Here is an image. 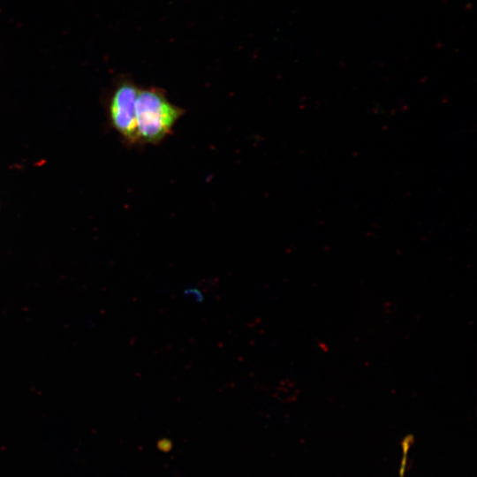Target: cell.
I'll list each match as a JSON object with an SVG mask.
<instances>
[{
	"mask_svg": "<svg viewBox=\"0 0 477 477\" xmlns=\"http://www.w3.org/2000/svg\"><path fill=\"white\" fill-rule=\"evenodd\" d=\"M136 125L139 144L158 145L173 132L186 110L172 103L165 90L140 87L136 100Z\"/></svg>",
	"mask_w": 477,
	"mask_h": 477,
	"instance_id": "obj_1",
	"label": "cell"
},
{
	"mask_svg": "<svg viewBox=\"0 0 477 477\" xmlns=\"http://www.w3.org/2000/svg\"><path fill=\"white\" fill-rule=\"evenodd\" d=\"M140 87L130 78H121L110 98V117L115 129L132 145H138L136 100Z\"/></svg>",
	"mask_w": 477,
	"mask_h": 477,
	"instance_id": "obj_2",
	"label": "cell"
},
{
	"mask_svg": "<svg viewBox=\"0 0 477 477\" xmlns=\"http://www.w3.org/2000/svg\"><path fill=\"white\" fill-rule=\"evenodd\" d=\"M408 448H409V443H408V439L405 440V443L404 444V457H403V460H402V463H401V469H400V477H404V473H405V462H406V455H407V452H408Z\"/></svg>",
	"mask_w": 477,
	"mask_h": 477,
	"instance_id": "obj_3",
	"label": "cell"
}]
</instances>
